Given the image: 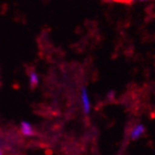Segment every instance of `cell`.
I'll list each match as a JSON object with an SVG mask.
<instances>
[{"label":"cell","instance_id":"obj_1","mask_svg":"<svg viewBox=\"0 0 155 155\" xmlns=\"http://www.w3.org/2000/svg\"><path fill=\"white\" fill-rule=\"evenodd\" d=\"M81 102L83 113L85 114H89L91 112V100L89 97L88 91L85 87H82L81 90Z\"/></svg>","mask_w":155,"mask_h":155},{"label":"cell","instance_id":"obj_2","mask_svg":"<svg viewBox=\"0 0 155 155\" xmlns=\"http://www.w3.org/2000/svg\"><path fill=\"white\" fill-rule=\"evenodd\" d=\"M145 126L142 125V124H137L135 125L133 129L130 130V139H133V140H136L139 137H141L144 133H145Z\"/></svg>","mask_w":155,"mask_h":155},{"label":"cell","instance_id":"obj_3","mask_svg":"<svg viewBox=\"0 0 155 155\" xmlns=\"http://www.w3.org/2000/svg\"><path fill=\"white\" fill-rule=\"evenodd\" d=\"M20 130H21L22 134L24 135V136L29 137V136H32L34 134V130H33V128L31 126V124L27 122V121H23L21 123Z\"/></svg>","mask_w":155,"mask_h":155},{"label":"cell","instance_id":"obj_4","mask_svg":"<svg viewBox=\"0 0 155 155\" xmlns=\"http://www.w3.org/2000/svg\"><path fill=\"white\" fill-rule=\"evenodd\" d=\"M28 81H29V84L31 85L32 87L37 86L39 83V76L35 71H30L28 74Z\"/></svg>","mask_w":155,"mask_h":155},{"label":"cell","instance_id":"obj_5","mask_svg":"<svg viewBox=\"0 0 155 155\" xmlns=\"http://www.w3.org/2000/svg\"><path fill=\"white\" fill-rule=\"evenodd\" d=\"M114 96H115V94H114V91H110V92L107 94V97L109 98V99H114Z\"/></svg>","mask_w":155,"mask_h":155},{"label":"cell","instance_id":"obj_6","mask_svg":"<svg viewBox=\"0 0 155 155\" xmlns=\"http://www.w3.org/2000/svg\"><path fill=\"white\" fill-rule=\"evenodd\" d=\"M127 1L130 3H138V2H146V1H149V0H127Z\"/></svg>","mask_w":155,"mask_h":155},{"label":"cell","instance_id":"obj_7","mask_svg":"<svg viewBox=\"0 0 155 155\" xmlns=\"http://www.w3.org/2000/svg\"><path fill=\"white\" fill-rule=\"evenodd\" d=\"M0 155H3V150H2V148L0 147Z\"/></svg>","mask_w":155,"mask_h":155},{"label":"cell","instance_id":"obj_8","mask_svg":"<svg viewBox=\"0 0 155 155\" xmlns=\"http://www.w3.org/2000/svg\"><path fill=\"white\" fill-rule=\"evenodd\" d=\"M116 1H127V0H116Z\"/></svg>","mask_w":155,"mask_h":155}]
</instances>
